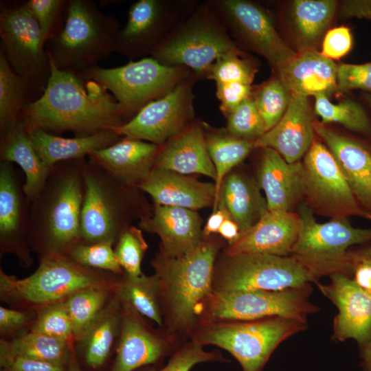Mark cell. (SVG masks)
Masks as SVG:
<instances>
[{
  "mask_svg": "<svg viewBox=\"0 0 371 371\" xmlns=\"http://www.w3.org/2000/svg\"><path fill=\"white\" fill-rule=\"evenodd\" d=\"M120 28L118 20L93 1L69 0L64 23L45 49L58 69L82 73L114 52Z\"/></svg>",
  "mask_w": 371,
  "mask_h": 371,
  "instance_id": "obj_3",
  "label": "cell"
},
{
  "mask_svg": "<svg viewBox=\"0 0 371 371\" xmlns=\"http://www.w3.org/2000/svg\"><path fill=\"white\" fill-rule=\"evenodd\" d=\"M276 70L293 94L328 98L337 91V65L316 49L297 52Z\"/></svg>",
  "mask_w": 371,
  "mask_h": 371,
  "instance_id": "obj_26",
  "label": "cell"
},
{
  "mask_svg": "<svg viewBox=\"0 0 371 371\" xmlns=\"http://www.w3.org/2000/svg\"><path fill=\"white\" fill-rule=\"evenodd\" d=\"M44 89L15 71L0 47V134L14 125Z\"/></svg>",
  "mask_w": 371,
  "mask_h": 371,
  "instance_id": "obj_33",
  "label": "cell"
},
{
  "mask_svg": "<svg viewBox=\"0 0 371 371\" xmlns=\"http://www.w3.org/2000/svg\"><path fill=\"white\" fill-rule=\"evenodd\" d=\"M216 245L203 240L194 250L170 258L161 254L153 261L160 292L168 305L172 325L183 328L193 324L196 307L212 293Z\"/></svg>",
  "mask_w": 371,
  "mask_h": 371,
  "instance_id": "obj_6",
  "label": "cell"
},
{
  "mask_svg": "<svg viewBox=\"0 0 371 371\" xmlns=\"http://www.w3.org/2000/svg\"><path fill=\"white\" fill-rule=\"evenodd\" d=\"M12 163H0V240L3 251H12L27 262L26 240L30 201Z\"/></svg>",
  "mask_w": 371,
  "mask_h": 371,
  "instance_id": "obj_20",
  "label": "cell"
},
{
  "mask_svg": "<svg viewBox=\"0 0 371 371\" xmlns=\"http://www.w3.org/2000/svg\"><path fill=\"white\" fill-rule=\"evenodd\" d=\"M321 276L298 258L265 254L227 256L214 275L212 291H281L317 282Z\"/></svg>",
  "mask_w": 371,
  "mask_h": 371,
  "instance_id": "obj_9",
  "label": "cell"
},
{
  "mask_svg": "<svg viewBox=\"0 0 371 371\" xmlns=\"http://www.w3.org/2000/svg\"><path fill=\"white\" fill-rule=\"evenodd\" d=\"M154 168L182 175L201 174L216 179V172L209 155L203 122L195 120L163 146Z\"/></svg>",
  "mask_w": 371,
  "mask_h": 371,
  "instance_id": "obj_28",
  "label": "cell"
},
{
  "mask_svg": "<svg viewBox=\"0 0 371 371\" xmlns=\"http://www.w3.org/2000/svg\"><path fill=\"white\" fill-rule=\"evenodd\" d=\"M354 251L358 256L371 260V245Z\"/></svg>",
  "mask_w": 371,
  "mask_h": 371,
  "instance_id": "obj_59",
  "label": "cell"
},
{
  "mask_svg": "<svg viewBox=\"0 0 371 371\" xmlns=\"http://www.w3.org/2000/svg\"><path fill=\"white\" fill-rule=\"evenodd\" d=\"M203 125L207 149L216 172V199L224 178L255 148L254 142L235 137L226 128H214L205 122Z\"/></svg>",
  "mask_w": 371,
  "mask_h": 371,
  "instance_id": "obj_36",
  "label": "cell"
},
{
  "mask_svg": "<svg viewBox=\"0 0 371 371\" xmlns=\"http://www.w3.org/2000/svg\"><path fill=\"white\" fill-rule=\"evenodd\" d=\"M138 188L157 205L189 210L214 206L215 184L203 183L175 172L153 168Z\"/></svg>",
  "mask_w": 371,
  "mask_h": 371,
  "instance_id": "obj_27",
  "label": "cell"
},
{
  "mask_svg": "<svg viewBox=\"0 0 371 371\" xmlns=\"http://www.w3.org/2000/svg\"><path fill=\"white\" fill-rule=\"evenodd\" d=\"M330 282H316L321 293L338 308L333 320V339H352L359 349L371 341V292L357 284L348 276L335 273Z\"/></svg>",
  "mask_w": 371,
  "mask_h": 371,
  "instance_id": "obj_18",
  "label": "cell"
},
{
  "mask_svg": "<svg viewBox=\"0 0 371 371\" xmlns=\"http://www.w3.org/2000/svg\"><path fill=\"white\" fill-rule=\"evenodd\" d=\"M161 146L122 137L114 144L95 150L88 159L120 182L137 188L154 168Z\"/></svg>",
  "mask_w": 371,
  "mask_h": 371,
  "instance_id": "obj_25",
  "label": "cell"
},
{
  "mask_svg": "<svg viewBox=\"0 0 371 371\" xmlns=\"http://www.w3.org/2000/svg\"><path fill=\"white\" fill-rule=\"evenodd\" d=\"M359 350L360 366L362 371H371V341Z\"/></svg>",
  "mask_w": 371,
  "mask_h": 371,
  "instance_id": "obj_57",
  "label": "cell"
},
{
  "mask_svg": "<svg viewBox=\"0 0 371 371\" xmlns=\"http://www.w3.org/2000/svg\"><path fill=\"white\" fill-rule=\"evenodd\" d=\"M82 73L112 93L122 106L125 123L194 74L184 67L164 65L151 56L113 68L97 65Z\"/></svg>",
  "mask_w": 371,
  "mask_h": 371,
  "instance_id": "obj_7",
  "label": "cell"
},
{
  "mask_svg": "<svg viewBox=\"0 0 371 371\" xmlns=\"http://www.w3.org/2000/svg\"><path fill=\"white\" fill-rule=\"evenodd\" d=\"M113 243L112 241L93 244L80 242L74 246L66 256L77 263L89 268L120 273L122 272V268L113 249Z\"/></svg>",
  "mask_w": 371,
  "mask_h": 371,
  "instance_id": "obj_46",
  "label": "cell"
},
{
  "mask_svg": "<svg viewBox=\"0 0 371 371\" xmlns=\"http://www.w3.org/2000/svg\"><path fill=\"white\" fill-rule=\"evenodd\" d=\"M0 37L15 71L45 89L50 64L40 27L26 2L8 5L1 1Z\"/></svg>",
  "mask_w": 371,
  "mask_h": 371,
  "instance_id": "obj_15",
  "label": "cell"
},
{
  "mask_svg": "<svg viewBox=\"0 0 371 371\" xmlns=\"http://www.w3.org/2000/svg\"><path fill=\"white\" fill-rule=\"evenodd\" d=\"M365 99L367 101L368 104L371 107V93H366L365 94Z\"/></svg>",
  "mask_w": 371,
  "mask_h": 371,
  "instance_id": "obj_60",
  "label": "cell"
},
{
  "mask_svg": "<svg viewBox=\"0 0 371 371\" xmlns=\"http://www.w3.org/2000/svg\"><path fill=\"white\" fill-rule=\"evenodd\" d=\"M139 226L159 236L161 254L170 258L186 254L203 241L201 220L192 210L155 205L153 216L142 220Z\"/></svg>",
  "mask_w": 371,
  "mask_h": 371,
  "instance_id": "obj_23",
  "label": "cell"
},
{
  "mask_svg": "<svg viewBox=\"0 0 371 371\" xmlns=\"http://www.w3.org/2000/svg\"><path fill=\"white\" fill-rule=\"evenodd\" d=\"M251 85L234 82L216 83V96L220 102L219 109L226 117L252 93Z\"/></svg>",
  "mask_w": 371,
  "mask_h": 371,
  "instance_id": "obj_50",
  "label": "cell"
},
{
  "mask_svg": "<svg viewBox=\"0 0 371 371\" xmlns=\"http://www.w3.org/2000/svg\"><path fill=\"white\" fill-rule=\"evenodd\" d=\"M49 61L46 87L20 117L27 131L39 128L55 135L69 131L81 137L125 123L122 106L104 87L82 72L59 69Z\"/></svg>",
  "mask_w": 371,
  "mask_h": 371,
  "instance_id": "obj_1",
  "label": "cell"
},
{
  "mask_svg": "<svg viewBox=\"0 0 371 371\" xmlns=\"http://www.w3.org/2000/svg\"><path fill=\"white\" fill-rule=\"evenodd\" d=\"M218 233L229 243H234L240 236L238 225L230 218L225 220L218 230Z\"/></svg>",
  "mask_w": 371,
  "mask_h": 371,
  "instance_id": "obj_56",
  "label": "cell"
},
{
  "mask_svg": "<svg viewBox=\"0 0 371 371\" xmlns=\"http://www.w3.org/2000/svg\"><path fill=\"white\" fill-rule=\"evenodd\" d=\"M139 188L120 182L94 161L84 168V196L80 216L81 242L115 243L129 227V220L149 216L136 211L135 191Z\"/></svg>",
  "mask_w": 371,
  "mask_h": 371,
  "instance_id": "obj_4",
  "label": "cell"
},
{
  "mask_svg": "<svg viewBox=\"0 0 371 371\" xmlns=\"http://www.w3.org/2000/svg\"><path fill=\"white\" fill-rule=\"evenodd\" d=\"M315 112L322 119V123H338L355 133L371 136V122L364 109L358 102L344 100L332 103L323 95L315 96Z\"/></svg>",
  "mask_w": 371,
  "mask_h": 371,
  "instance_id": "obj_39",
  "label": "cell"
},
{
  "mask_svg": "<svg viewBox=\"0 0 371 371\" xmlns=\"http://www.w3.org/2000/svg\"><path fill=\"white\" fill-rule=\"evenodd\" d=\"M251 97L269 131L284 115L290 104L292 93L278 76L252 89Z\"/></svg>",
  "mask_w": 371,
  "mask_h": 371,
  "instance_id": "obj_41",
  "label": "cell"
},
{
  "mask_svg": "<svg viewBox=\"0 0 371 371\" xmlns=\"http://www.w3.org/2000/svg\"><path fill=\"white\" fill-rule=\"evenodd\" d=\"M67 371H83L80 366L76 354L71 349L69 363L67 366Z\"/></svg>",
  "mask_w": 371,
  "mask_h": 371,
  "instance_id": "obj_58",
  "label": "cell"
},
{
  "mask_svg": "<svg viewBox=\"0 0 371 371\" xmlns=\"http://www.w3.org/2000/svg\"><path fill=\"white\" fill-rule=\"evenodd\" d=\"M254 180L238 173L223 179L213 206L225 210L239 227L240 235L255 225L267 211L266 199Z\"/></svg>",
  "mask_w": 371,
  "mask_h": 371,
  "instance_id": "obj_30",
  "label": "cell"
},
{
  "mask_svg": "<svg viewBox=\"0 0 371 371\" xmlns=\"http://www.w3.org/2000/svg\"><path fill=\"white\" fill-rule=\"evenodd\" d=\"M160 293L159 278L156 274L125 278L118 283L117 293L122 301L129 304L137 312L154 321L162 323L158 304Z\"/></svg>",
  "mask_w": 371,
  "mask_h": 371,
  "instance_id": "obj_38",
  "label": "cell"
},
{
  "mask_svg": "<svg viewBox=\"0 0 371 371\" xmlns=\"http://www.w3.org/2000/svg\"><path fill=\"white\" fill-rule=\"evenodd\" d=\"M12 355L67 366L71 350L69 342L31 331L12 341H1Z\"/></svg>",
  "mask_w": 371,
  "mask_h": 371,
  "instance_id": "obj_37",
  "label": "cell"
},
{
  "mask_svg": "<svg viewBox=\"0 0 371 371\" xmlns=\"http://www.w3.org/2000/svg\"><path fill=\"white\" fill-rule=\"evenodd\" d=\"M311 283L281 291L213 292L207 301V315L212 319L247 321L283 317L307 323L309 315L319 311L309 300Z\"/></svg>",
  "mask_w": 371,
  "mask_h": 371,
  "instance_id": "obj_12",
  "label": "cell"
},
{
  "mask_svg": "<svg viewBox=\"0 0 371 371\" xmlns=\"http://www.w3.org/2000/svg\"><path fill=\"white\" fill-rule=\"evenodd\" d=\"M1 161L15 163L25 175L23 192L30 201L46 182L50 168L38 155L22 120L0 134Z\"/></svg>",
  "mask_w": 371,
  "mask_h": 371,
  "instance_id": "obj_31",
  "label": "cell"
},
{
  "mask_svg": "<svg viewBox=\"0 0 371 371\" xmlns=\"http://www.w3.org/2000/svg\"><path fill=\"white\" fill-rule=\"evenodd\" d=\"M297 214L300 229L291 255L304 262L321 277L335 273L350 277L349 248L371 243V227H355L347 218L319 223L304 202L300 204Z\"/></svg>",
  "mask_w": 371,
  "mask_h": 371,
  "instance_id": "obj_10",
  "label": "cell"
},
{
  "mask_svg": "<svg viewBox=\"0 0 371 371\" xmlns=\"http://www.w3.org/2000/svg\"><path fill=\"white\" fill-rule=\"evenodd\" d=\"M314 130L326 143L344 175L357 202L371 215V149L320 122Z\"/></svg>",
  "mask_w": 371,
  "mask_h": 371,
  "instance_id": "obj_22",
  "label": "cell"
},
{
  "mask_svg": "<svg viewBox=\"0 0 371 371\" xmlns=\"http://www.w3.org/2000/svg\"><path fill=\"white\" fill-rule=\"evenodd\" d=\"M199 80L193 74L112 130L121 137L163 146L196 120L193 89Z\"/></svg>",
  "mask_w": 371,
  "mask_h": 371,
  "instance_id": "obj_16",
  "label": "cell"
},
{
  "mask_svg": "<svg viewBox=\"0 0 371 371\" xmlns=\"http://www.w3.org/2000/svg\"><path fill=\"white\" fill-rule=\"evenodd\" d=\"M220 357L216 353L206 352L201 344L193 341L177 351L164 368H143L139 371H190L198 363L218 361Z\"/></svg>",
  "mask_w": 371,
  "mask_h": 371,
  "instance_id": "obj_48",
  "label": "cell"
},
{
  "mask_svg": "<svg viewBox=\"0 0 371 371\" xmlns=\"http://www.w3.org/2000/svg\"><path fill=\"white\" fill-rule=\"evenodd\" d=\"M314 122L307 98L292 93L282 117L254 141V147L271 148L290 164L301 161L315 140Z\"/></svg>",
  "mask_w": 371,
  "mask_h": 371,
  "instance_id": "obj_19",
  "label": "cell"
},
{
  "mask_svg": "<svg viewBox=\"0 0 371 371\" xmlns=\"http://www.w3.org/2000/svg\"><path fill=\"white\" fill-rule=\"evenodd\" d=\"M201 1L138 0L129 7L127 21L119 30L114 52L128 58L150 55Z\"/></svg>",
  "mask_w": 371,
  "mask_h": 371,
  "instance_id": "obj_14",
  "label": "cell"
},
{
  "mask_svg": "<svg viewBox=\"0 0 371 371\" xmlns=\"http://www.w3.org/2000/svg\"><path fill=\"white\" fill-rule=\"evenodd\" d=\"M307 328V324L275 316L254 320L209 324L195 341L229 352L243 371H262L276 348L289 337Z\"/></svg>",
  "mask_w": 371,
  "mask_h": 371,
  "instance_id": "obj_8",
  "label": "cell"
},
{
  "mask_svg": "<svg viewBox=\"0 0 371 371\" xmlns=\"http://www.w3.org/2000/svg\"><path fill=\"white\" fill-rule=\"evenodd\" d=\"M106 289L93 286L80 290L65 299L71 317L74 338L80 341L84 334L106 305Z\"/></svg>",
  "mask_w": 371,
  "mask_h": 371,
  "instance_id": "obj_40",
  "label": "cell"
},
{
  "mask_svg": "<svg viewBox=\"0 0 371 371\" xmlns=\"http://www.w3.org/2000/svg\"><path fill=\"white\" fill-rule=\"evenodd\" d=\"M350 278L362 289L371 292V260L360 257L350 251Z\"/></svg>",
  "mask_w": 371,
  "mask_h": 371,
  "instance_id": "obj_53",
  "label": "cell"
},
{
  "mask_svg": "<svg viewBox=\"0 0 371 371\" xmlns=\"http://www.w3.org/2000/svg\"><path fill=\"white\" fill-rule=\"evenodd\" d=\"M121 302L116 295L106 304L80 341L85 361L93 369L101 367L109 355L122 322Z\"/></svg>",
  "mask_w": 371,
  "mask_h": 371,
  "instance_id": "obj_35",
  "label": "cell"
},
{
  "mask_svg": "<svg viewBox=\"0 0 371 371\" xmlns=\"http://www.w3.org/2000/svg\"><path fill=\"white\" fill-rule=\"evenodd\" d=\"M86 161L85 157L52 166L43 187L30 201L27 238L41 257L49 254L67 255L81 242Z\"/></svg>",
  "mask_w": 371,
  "mask_h": 371,
  "instance_id": "obj_2",
  "label": "cell"
},
{
  "mask_svg": "<svg viewBox=\"0 0 371 371\" xmlns=\"http://www.w3.org/2000/svg\"><path fill=\"white\" fill-rule=\"evenodd\" d=\"M352 38L346 27H338L328 30L324 36L321 54L330 59H339L351 49Z\"/></svg>",
  "mask_w": 371,
  "mask_h": 371,
  "instance_id": "obj_52",
  "label": "cell"
},
{
  "mask_svg": "<svg viewBox=\"0 0 371 371\" xmlns=\"http://www.w3.org/2000/svg\"><path fill=\"white\" fill-rule=\"evenodd\" d=\"M262 149L258 183L265 192L267 210L291 212L304 195L302 162L290 164L276 150Z\"/></svg>",
  "mask_w": 371,
  "mask_h": 371,
  "instance_id": "obj_24",
  "label": "cell"
},
{
  "mask_svg": "<svg viewBox=\"0 0 371 371\" xmlns=\"http://www.w3.org/2000/svg\"><path fill=\"white\" fill-rule=\"evenodd\" d=\"M216 14L236 40L262 56L277 69L297 52L277 32L269 13L247 0H207Z\"/></svg>",
  "mask_w": 371,
  "mask_h": 371,
  "instance_id": "obj_17",
  "label": "cell"
},
{
  "mask_svg": "<svg viewBox=\"0 0 371 371\" xmlns=\"http://www.w3.org/2000/svg\"><path fill=\"white\" fill-rule=\"evenodd\" d=\"M98 273L66 255L49 254L41 258L37 269L30 276L17 279L0 271L1 295L3 299L37 306L65 300L89 287L104 286Z\"/></svg>",
  "mask_w": 371,
  "mask_h": 371,
  "instance_id": "obj_11",
  "label": "cell"
},
{
  "mask_svg": "<svg viewBox=\"0 0 371 371\" xmlns=\"http://www.w3.org/2000/svg\"><path fill=\"white\" fill-rule=\"evenodd\" d=\"M334 0H295L290 16L300 51L315 49L335 15Z\"/></svg>",
  "mask_w": 371,
  "mask_h": 371,
  "instance_id": "obj_34",
  "label": "cell"
},
{
  "mask_svg": "<svg viewBox=\"0 0 371 371\" xmlns=\"http://www.w3.org/2000/svg\"><path fill=\"white\" fill-rule=\"evenodd\" d=\"M0 366L3 371H67V366L12 355L1 345Z\"/></svg>",
  "mask_w": 371,
  "mask_h": 371,
  "instance_id": "obj_51",
  "label": "cell"
},
{
  "mask_svg": "<svg viewBox=\"0 0 371 371\" xmlns=\"http://www.w3.org/2000/svg\"><path fill=\"white\" fill-rule=\"evenodd\" d=\"M236 47L205 0L174 28L150 56L166 65L186 67L203 80L219 56Z\"/></svg>",
  "mask_w": 371,
  "mask_h": 371,
  "instance_id": "obj_5",
  "label": "cell"
},
{
  "mask_svg": "<svg viewBox=\"0 0 371 371\" xmlns=\"http://www.w3.org/2000/svg\"><path fill=\"white\" fill-rule=\"evenodd\" d=\"M31 331L69 342L74 334L65 300L42 306Z\"/></svg>",
  "mask_w": 371,
  "mask_h": 371,
  "instance_id": "obj_44",
  "label": "cell"
},
{
  "mask_svg": "<svg viewBox=\"0 0 371 371\" xmlns=\"http://www.w3.org/2000/svg\"><path fill=\"white\" fill-rule=\"evenodd\" d=\"M226 120V130L238 139L254 142L267 131L251 95L233 110Z\"/></svg>",
  "mask_w": 371,
  "mask_h": 371,
  "instance_id": "obj_43",
  "label": "cell"
},
{
  "mask_svg": "<svg viewBox=\"0 0 371 371\" xmlns=\"http://www.w3.org/2000/svg\"><path fill=\"white\" fill-rule=\"evenodd\" d=\"M337 91L344 93L360 89L371 93V62L337 65Z\"/></svg>",
  "mask_w": 371,
  "mask_h": 371,
  "instance_id": "obj_49",
  "label": "cell"
},
{
  "mask_svg": "<svg viewBox=\"0 0 371 371\" xmlns=\"http://www.w3.org/2000/svg\"><path fill=\"white\" fill-rule=\"evenodd\" d=\"M122 302L120 338L111 371H134L157 361L166 344L146 328L129 304Z\"/></svg>",
  "mask_w": 371,
  "mask_h": 371,
  "instance_id": "obj_29",
  "label": "cell"
},
{
  "mask_svg": "<svg viewBox=\"0 0 371 371\" xmlns=\"http://www.w3.org/2000/svg\"><path fill=\"white\" fill-rule=\"evenodd\" d=\"M258 69L254 61L243 56L239 47L219 56L209 69L205 79L216 83L238 82L251 85Z\"/></svg>",
  "mask_w": 371,
  "mask_h": 371,
  "instance_id": "obj_42",
  "label": "cell"
},
{
  "mask_svg": "<svg viewBox=\"0 0 371 371\" xmlns=\"http://www.w3.org/2000/svg\"><path fill=\"white\" fill-rule=\"evenodd\" d=\"M300 220L297 214L268 210L251 227L229 245L227 256L265 254L288 256L298 238Z\"/></svg>",
  "mask_w": 371,
  "mask_h": 371,
  "instance_id": "obj_21",
  "label": "cell"
},
{
  "mask_svg": "<svg viewBox=\"0 0 371 371\" xmlns=\"http://www.w3.org/2000/svg\"><path fill=\"white\" fill-rule=\"evenodd\" d=\"M28 132L38 155L49 168L61 161L85 158L95 150L114 144L122 137L113 130L69 138L39 128Z\"/></svg>",
  "mask_w": 371,
  "mask_h": 371,
  "instance_id": "obj_32",
  "label": "cell"
},
{
  "mask_svg": "<svg viewBox=\"0 0 371 371\" xmlns=\"http://www.w3.org/2000/svg\"><path fill=\"white\" fill-rule=\"evenodd\" d=\"M25 2L38 23L43 41L46 45L64 23L69 0H29Z\"/></svg>",
  "mask_w": 371,
  "mask_h": 371,
  "instance_id": "obj_47",
  "label": "cell"
},
{
  "mask_svg": "<svg viewBox=\"0 0 371 371\" xmlns=\"http://www.w3.org/2000/svg\"><path fill=\"white\" fill-rule=\"evenodd\" d=\"M228 218H229L228 214L223 210L216 209L213 211L203 228V234L208 236L213 233L218 232L222 224Z\"/></svg>",
  "mask_w": 371,
  "mask_h": 371,
  "instance_id": "obj_55",
  "label": "cell"
},
{
  "mask_svg": "<svg viewBox=\"0 0 371 371\" xmlns=\"http://www.w3.org/2000/svg\"><path fill=\"white\" fill-rule=\"evenodd\" d=\"M27 315L16 310L0 308V328L2 332H8L18 328L27 320Z\"/></svg>",
  "mask_w": 371,
  "mask_h": 371,
  "instance_id": "obj_54",
  "label": "cell"
},
{
  "mask_svg": "<svg viewBox=\"0 0 371 371\" xmlns=\"http://www.w3.org/2000/svg\"><path fill=\"white\" fill-rule=\"evenodd\" d=\"M117 240L114 251L120 266L126 273V276L137 278L143 275L141 265L148 245L142 230L130 225Z\"/></svg>",
  "mask_w": 371,
  "mask_h": 371,
  "instance_id": "obj_45",
  "label": "cell"
},
{
  "mask_svg": "<svg viewBox=\"0 0 371 371\" xmlns=\"http://www.w3.org/2000/svg\"><path fill=\"white\" fill-rule=\"evenodd\" d=\"M306 204L332 219L357 216L371 221L357 202L328 147L314 140L302 161Z\"/></svg>",
  "mask_w": 371,
  "mask_h": 371,
  "instance_id": "obj_13",
  "label": "cell"
},
{
  "mask_svg": "<svg viewBox=\"0 0 371 371\" xmlns=\"http://www.w3.org/2000/svg\"><path fill=\"white\" fill-rule=\"evenodd\" d=\"M370 149H371V144H370Z\"/></svg>",
  "mask_w": 371,
  "mask_h": 371,
  "instance_id": "obj_61",
  "label": "cell"
}]
</instances>
